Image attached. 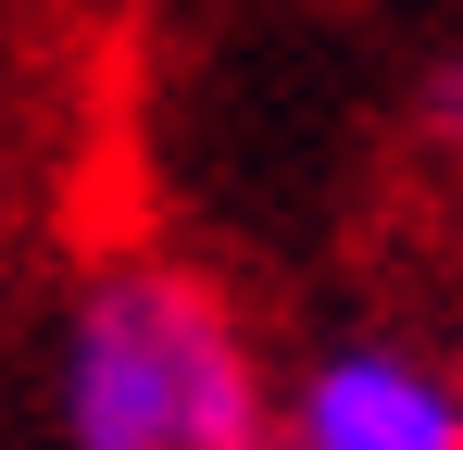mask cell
<instances>
[{
  "label": "cell",
  "instance_id": "obj_1",
  "mask_svg": "<svg viewBox=\"0 0 463 450\" xmlns=\"http://www.w3.org/2000/svg\"><path fill=\"white\" fill-rule=\"evenodd\" d=\"M276 375L201 263L113 250L51 325V450H263Z\"/></svg>",
  "mask_w": 463,
  "mask_h": 450
},
{
  "label": "cell",
  "instance_id": "obj_3",
  "mask_svg": "<svg viewBox=\"0 0 463 450\" xmlns=\"http://www.w3.org/2000/svg\"><path fill=\"white\" fill-rule=\"evenodd\" d=\"M413 138L463 163V51H439V63L413 75Z\"/></svg>",
  "mask_w": 463,
  "mask_h": 450
},
{
  "label": "cell",
  "instance_id": "obj_2",
  "mask_svg": "<svg viewBox=\"0 0 463 450\" xmlns=\"http://www.w3.org/2000/svg\"><path fill=\"white\" fill-rule=\"evenodd\" d=\"M263 450H463V375L401 338H326L276 388Z\"/></svg>",
  "mask_w": 463,
  "mask_h": 450
}]
</instances>
